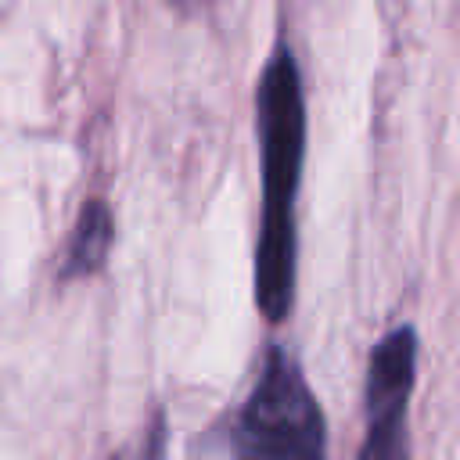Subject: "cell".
Here are the masks:
<instances>
[{"label": "cell", "mask_w": 460, "mask_h": 460, "mask_svg": "<svg viewBox=\"0 0 460 460\" xmlns=\"http://www.w3.org/2000/svg\"><path fill=\"white\" fill-rule=\"evenodd\" d=\"M417 381V334L392 327L370 352L367 367V431L359 460H410L406 417Z\"/></svg>", "instance_id": "obj_3"}, {"label": "cell", "mask_w": 460, "mask_h": 460, "mask_svg": "<svg viewBox=\"0 0 460 460\" xmlns=\"http://www.w3.org/2000/svg\"><path fill=\"white\" fill-rule=\"evenodd\" d=\"M111 212L101 198H90L79 208V219L72 226L65 259H61V280H79V277H93L97 270H104L108 252H111Z\"/></svg>", "instance_id": "obj_4"}, {"label": "cell", "mask_w": 460, "mask_h": 460, "mask_svg": "<svg viewBox=\"0 0 460 460\" xmlns=\"http://www.w3.org/2000/svg\"><path fill=\"white\" fill-rule=\"evenodd\" d=\"M234 453L237 460H327L323 410L284 349H270L259 367L237 417Z\"/></svg>", "instance_id": "obj_2"}, {"label": "cell", "mask_w": 460, "mask_h": 460, "mask_svg": "<svg viewBox=\"0 0 460 460\" xmlns=\"http://www.w3.org/2000/svg\"><path fill=\"white\" fill-rule=\"evenodd\" d=\"M259 162H262V216L255 241V305L270 323H280L295 305V194L305 155V97L295 54L277 47L255 90Z\"/></svg>", "instance_id": "obj_1"}]
</instances>
